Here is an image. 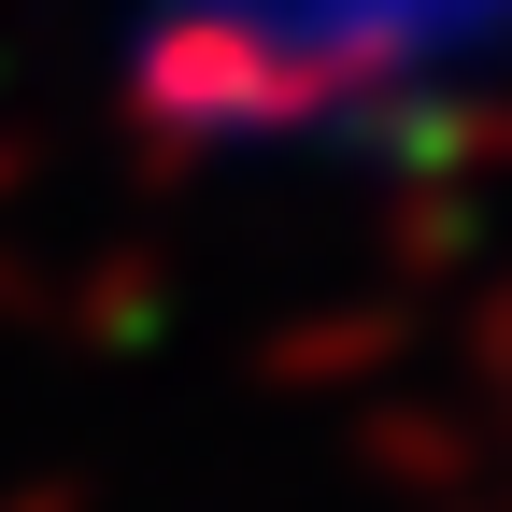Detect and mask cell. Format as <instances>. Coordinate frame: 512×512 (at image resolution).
<instances>
[{
  "label": "cell",
  "instance_id": "6da1fadb",
  "mask_svg": "<svg viewBox=\"0 0 512 512\" xmlns=\"http://www.w3.org/2000/svg\"><path fill=\"white\" fill-rule=\"evenodd\" d=\"M498 29V0H157L171 114H313Z\"/></svg>",
  "mask_w": 512,
  "mask_h": 512
}]
</instances>
